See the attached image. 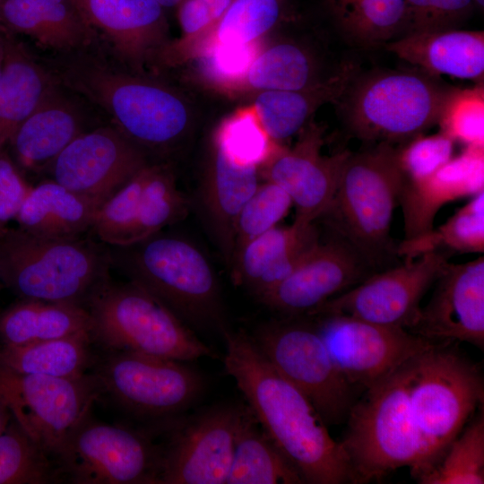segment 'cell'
I'll list each match as a JSON object with an SVG mask.
<instances>
[{
	"instance_id": "obj_24",
	"label": "cell",
	"mask_w": 484,
	"mask_h": 484,
	"mask_svg": "<svg viewBox=\"0 0 484 484\" xmlns=\"http://www.w3.org/2000/svg\"><path fill=\"white\" fill-rule=\"evenodd\" d=\"M319 242L314 223L297 220L273 227L246 243L234 256V283L260 298L285 279Z\"/></svg>"
},
{
	"instance_id": "obj_8",
	"label": "cell",
	"mask_w": 484,
	"mask_h": 484,
	"mask_svg": "<svg viewBox=\"0 0 484 484\" xmlns=\"http://www.w3.org/2000/svg\"><path fill=\"white\" fill-rule=\"evenodd\" d=\"M483 398L479 367L451 343L436 344L416 359L410 402L421 447L417 480L441 460Z\"/></svg>"
},
{
	"instance_id": "obj_9",
	"label": "cell",
	"mask_w": 484,
	"mask_h": 484,
	"mask_svg": "<svg viewBox=\"0 0 484 484\" xmlns=\"http://www.w3.org/2000/svg\"><path fill=\"white\" fill-rule=\"evenodd\" d=\"M123 266L133 282L164 303L183 322L201 329L226 330L215 273L190 242L157 234L131 246Z\"/></svg>"
},
{
	"instance_id": "obj_51",
	"label": "cell",
	"mask_w": 484,
	"mask_h": 484,
	"mask_svg": "<svg viewBox=\"0 0 484 484\" xmlns=\"http://www.w3.org/2000/svg\"><path fill=\"white\" fill-rule=\"evenodd\" d=\"M5 56V38L4 34L0 30V77L4 69Z\"/></svg>"
},
{
	"instance_id": "obj_18",
	"label": "cell",
	"mask_w": 484,
	"mask_h": 484,
	"mask_svg": "<svg viewBox=\"0 0 484 484\" xmlns=\"http://www.w3.org/2000/svg\"><path fill=\"white\" fill-rule=\"evenodd\" d=\"M323 128L309 122L296 144L280 146L260 168L267 181L281 187L296 207L294 220L314 223L330 205L337 189L342 167L350 151L331 156L321 153Z\"/></svg>"
},
{
	"instance_id": "obj_26",
	"label": "cell",
	"mask_w": 484,
	"mask_h": 484,
	"mask_svg": "<svg viewBox=\"0 0 484 484\" xmlns=\"http://www.w3.org/2000/svg\"><path fill=\"white\" fill-rule=\"evenodd\" d=\"M401 59L433 75L480 81L484 33L450 29L402 35L384 44Z\"/></svg>"
},
{
	"instance_id": "obj_35",
	"label": "cell",
	"mask_w": 484,
	"mask_h": 484,
	"mask_svg": "<svg viewBox=\"0 0 484 484\" xmlns=\"http://www.w3.org/2000/svg\"><path fill=\"white\" fill-rule=\"evenodd\" d=\"M430 252L449 256L454 253L484 252V190L473 195L439 227L403 239L396 247L397 256L404 261Z\"/></svg>"
},
{
	"instance_id": "obj_27",
	"label": "cell",
	"mask_w": 484,
	"mask_h": 484,
	"mask_svg": "<svg viewBox=\"0 0 484 484\" xmlns=\"http://www.w3.org/2000/svg\"><path fill=\"white\" fill-rule=\"evenodd\" d=\"M260 175L259 167L238 163L212 143L202 197L213 234L229 264L233 256L237 218L258 187Z\"/></svg>"
},
{
	"instance_id": "obj_37",
	"label": "cell",
	"mask_w": 484,
	"mask_h": 484,
	"mask_svg": "<svg viewBox=\"0 0 484 484\" xmlns=\"http://www.w3.org/2000/svg\"><path fill=\"white\" fill-rule=\"evenodd\" d=\"M186 212L187 202L178 190L171 169L165 165H151L140 199L129 246L180 220Z\"/></svg>"
},
{
	"instance_id": "obj_15",
	"label": "cell",
	"mask_w": 484,
	"mask_h": 484,
	"mask_svg": "<svg viewBox=\"0 0 484 484\" xmlns=\"http://www.w3.org/2000/svg\"><path fill=\"white\" fill-rule=\"evenodd\" d=\"M449 255L430 252L366 278L307 315H340L409 330L420 300L443 272Z\"/></svg>"
},
{
	"instance_id": "obj_34",
	"label": "cell",
	"mask_w": 484,
	"mask_h": 484,
	"mask_svg": "<svg viewBox=\"0 0 484 484\" xmlns=\"http://www.w3.org/2000/svg\"><path fill=\"white\" fill-rule=\"evenodd\" d=\"M91 333L38 341L0 350V367L16 373L56 377L86 374L91 363Z\"/></svg>"
},
{
	"instance_id": "obj_16",
	"label": "cell",
	"mask_w": 484,
	"mask_h": 484,
	"mask_svg": "<svg viewBox=\"0 0 484 484\" xmlns=\"http://www.w3.org/2000/svg\"><path fill=\"white\" fill-rule=\"evenodd\" d=\"M147 164L144 150L116 126L88 130L48 168L53 180L100 206Z\"/></svg>"
},
{
	"instance_id": "obj_11",
	"label": "cell",
	"mask_w": 484,
	"mask_h": 484,
	"mask_svg": "<svg viewBox=\"0 0 484 484\" xmlns=\"http://www.w3.org/2000/svg\"><path fill=\"white\" fill-rule=\"evenodd\" d=\"M163 452L143 434L87 415L55 457L60 479L74 484L160 483Z\"/></svg>"
},
{
	"instance_id": "obj_33",
	"label": "cell",
	"mask_w": 484,
	"mask_h": 484,
	"mask_svg": "<svg viewBox=\"0 0 484 484\" xmlns=\"http://www.w3.org/2000/svg\"><path fill=\"white\" fill-rule=\"evenodd\" d=\"M317 57L307 47L290 40L260 48L239 88L262 91H299L324 82Z\"/></svg>"
},
{
	"instance_id": "obj_47",
	"label": "cell",
	"mask_w": 484,
	"mask_h": 484,
	"mask_svg": "<svg viewBox=\"0 0 484 484\" xmlns=\"http://www.w3.org/2000/svg\"><path fill=\"white\" fill-rule=\"evenodd\" d=\"M454 141L445 134H419L398 148L401 185L420 181L447 162L454 154Z\"/></svg>"
},
{
	"instance_id": "obj_41",
	"label": "cell",
	"mask_w": 484,
	"mask_h": 484,
	"mask_svg": "<svg viewBox=\"0 0 484 484\" xmlns=\"http://www.w3.org/2000/svg\"><path fill=\"white\" fill-rule=\"evenodd\" d=\"M213 143L234 161L259 168L281 146L268 136L253 108L226 118L217 129Z\"/></svg>"
},
{
	"instance_id": "obj_42",
	"label": "cell",
	"mask_w": 484,
	"mask_h": 484,
	"mask_svg": "<svg viewBox=\"0 0 484 484\" xmlns=\"http://www.w3.org/2000/svg\"><path fill=\"white\" fill-rule=\"evenodd\" d=\"M232 0H182L177 7L181 38L169 42L158 60L177 64L194 56L210 37Z\"/></svg>"
},
{
	"instance_id": "obj_54",
	"label": "cell",
	"mask_w": 484,
	"mask_h": 484,
	"mask_svg": "<svg viewBox=\"0 0 484 484\" xmlns=\"http://www.w3.org/2000/svg\"><path fill=\"white\" fill-rule=\"evenodd\" d=\"M0 281H1V277H0Z\"/></svg>"
},
{
	"instance_id": "obj_23",
	"label": "cell",
	"mask_w": 484,
	"mask_h": 484,
	"mask_svg": "<svg viewBox=\"0 0 484 484\" xmlns=\"http://www.w3.org/2000/svg\"><path fill=\"white\" fill-rule=\"evenodd\" d=\"M484 190V148L466 147L428 177L401 185L398 196L403 216L404 239L434 228L439 210L454 200Z\"/></svg>"
},
{
	"instance_id": "obj_49",
	"label": "cell",
	"mask_w": 484,
	"mask_h": 484,
	"mask_svg": "<svg viewBox=\"0 0 484 484\" xmlns=\"http://www.w3.org/2000/svg\"><path fill=\"white\" fill-rule=\"evenodd\" d=\"M30 186L5 150L0 152V236L11 220H15Z\"/></svg>"
},
{
	"instance_id": "obj_30",
	"label": "cell",
	"mask_w": 484,
	"mask_h": 484,
	"mask_svg": "<svg viewBox=\"0 0 484 484\" xmlns=\"http://www.w3.org/2000/svg\"><path fill=\"white\" fill-rule=\"evenodd\" d=\"M99 207L52 179L31 186L15 220L33 236L77 238L92 228Z\"/></svg>"
},
{
	"instance_id": "obj_10",
	"label": "cell",
	"mask_w": 484,
	"mask_h": 484,
	"mask_svg": "<svg viewBox=\"0 0 484 484\" xmlns=\"http://www.w3.org/2000/svg\"><path fill=\"white\" fill-rule=\"evenodd\" d=\"M253 341L273 367L299 389L325 425L347 419L352 385L335 366L315 323L295 316L260 325Z\"/></svg>"
},
{
	"instance_id": "obj_40",
	"label": "cell",
	"mask_w": 484,
	"mask_h": 484,
	"mask_svg": "<svg viewBox=\"0 0 484 484\" xmlns=\"http://www.w3.org/2000/svg\"><path fill=\"white\" fill-rule=\"evenodd\" d=\"M417 480L421 484L484 483L483 413L459 433L441 460Z\"/></svg>"
},
{
	"instance_id": "obj_46",
	"label": "cell",
	"mask_w": 484,
	"mask_h": 484,
	"mask_svg": "<svg viewBox=\"0 0 484 484\" xmlns=\"http://www.w3.org/2000/svg\"><path fill=\"white\" fill-rule=\"evenodd\" d=\"M259 43L227 45L207 42L194 55L204 76L230 89L239 88L256 54Z\"/></svg>"
},
{
	"instance_id": "obj_29",
	"label": "cell",
	"mask_w": 484,
	"mask_h": 484,
	"mask_svg": "<svg viewBox=\"0 0 484 484\" xmlns=\"http://www.w3.org/2000/svg\"><path fill=\"white\" fill-rule=\"evenodd\" d=\"M3 33L5 56L0 77V152L56 82L46 65L39 62L18 37Z\"/></svg>"
},
{
	"instance_id": "obj_19",
	"label": "cell",
	"mask_w": 484,
	"mask_h": 484,
	"mask_svg": "<svg viewBox=\"0 0 484 484\" xmlns=\"http://www.w3.org/2000/svg\"><path fill=\"white\" fill-rule=\"evenodd\" d=\"M371 270L347 242L337 237L318 242L285 279L258 299L289 317L308 315L364 281Z\"/></svg>"
},
{
	"instance_id": "obj_50",
	"label": "cell",
	"mask_w": 484,
	"mask_h": 484,
	"mask_svg": "<svg viewBox=\"0 0 484 484\" xmlns=\"http://www.w3.org/2000/svg\"><path fill=\"white\" fill-rule=\"evenodd\" d=\"M11 419L12 415L9 409L0 399V434L6 428Z\"/></svg>"
},
{
	"instance_id": "obj_31",
	"label": "cell",
	"mask_w": 484,
	"mask_h": 484,
	"mask_svg": "<svg viewBox=\"0 0 484 484\" xmlns=\"http://www.w3.org/2000/svg\"><path fill=\"white\" fill-rule=\"evenodd\" d=\"M86 307L66 303L22 299L0 315V339L4 346H20L91 333Z\"/></svg>"
},
{
	"instance_id": "obj_44",
	"label": "cell",
	"mask_w": 484,
	"mask_h": 484,
	"mask_svg": "<svg viewBox=\"0 0 484 484\" xmlns=\"http://www.w3.org/2000/svg\"><path fill=\"white\" fill-rule=\"evenodd\" d=\"M291 205L290 197L278 185L267 180L259 184L237 218L232 260L246 243L277 226Z\"/></svg>"
},
{
	"instance_id": "obj_4",
	"label": "cell",
	"mask_w": 484,
	"mask_h": 484,
	"mask_svg": "<svg viewBox=\"0 0 484 484\" xmlns=\"http://www.w3.org/2000/svg\"><path fill=\"white\" fill-rule=\"evenodd\" d=\"M111 255L91 241L8 229L0 236V277L22 299L86 307L108 281Z\"/></svg>"
},
{
	"instance_id": "obj_6",
	"label": "cell",
	"mask_w": 484,
	"mask_h": 484,
	"mask_svg": "<svg viewBox=\"0 0 484 484\" xmlns=\"http://www.w3.org/2000/svg\"><path fill=\"white\" fill-rule=\"evenodd\" d=\"M454 87L421 69L356 75L341 95L344 123L370 143H406L438 123Z\"/></svg>"
},
{
	"instance_id": "obj_5",
	"label": "cell",
	"mask_w": 484,
	"mask_h": 484,
	"mask_svg": "<svg viewBox=\"0 0 484 484\" xmlns=\"http://www.w3.org/2000/svg\"><path fill=\"white\" fill-rule=\"evenodd\" d=\"M418 357L366 389L360 400L353 403L340 443L349 459L354 483L379 480L402 467H409L412 476L418 477L421 447L410 402Z\"/></svg>"
},
{
	"instance_id": "obj_28",
	"label": "cell",
	"mask_w": 484,
	"mask_h": 484,
	"mask_svg": "<svg viewBox=\"0 0 484 484\" xmlns=\"http://www.w3.org/2000/svg\"><path fill=\"white\" fill-rule=\"evenodd\" d=\"M356 75L355 66L342 63L324 82L299 91L256 92L252 107L261 125L276 143L300 133L322 105L341 97Z\"/></svg>"
},
{
	"instance_id": "obj_20",
	"label": "cell",
	"mask_w": 484,
	"mask_h": 484,
	"mask_svg": "<svg viewBox=\"0 0 484 484\" xmlns=\"http://www.w3.org/2000/svg\"><path fill=\"white\" fill-rule=\"evenodd\" d=\"M428 303L408 330L436 344L464 341L484 347V257L447 263Z\"/></svg>"
},
{
	"instance_id": "obj_3",
	"label": "cell",
	"mask_w": 484,
	"mask_h": 484,
	"mask_svg": "<svg viewBox=\"0 0 484 484\" xmlns=\"http://www.w3.org/2000/svg\"><path fill=\"white\" fill-rule=\"evenodd\" d=\"M401 171L398 148L377 143L350 153L334 196L320 217L373 269L396 255L391 222L398 203Z\"/></svg>"
},
{
	"instance_id": "obj_38",
	"label": "cell",
	"mask_w": 484,
	"mask_h": 484,
	"mask_svg": "<svg viewBox=\"0 0 484 484\" xmlns=\"http://www.w3.org/2000/svg\"><path fill=\"white\" fill-rule=\"evenodd\" d=\"M59 480L55 460L12 418L0 434V484H48Z\"/></svg>"
},
{
	"instance_id": "obj_13",
	"label": "cell",
	"mask_w": 484,
	"mask_h": 484,
	"mask_svg": "<svg viewBox=\"0 0 484 484\" xmlns=\"http://www.w3.org/2000/svg\"><path fill=\"white\" fill-rule=\"evenodd\" d=\"M315 317V327L339 371L350 385L365 389L436 345L402 327L340 315Z\"/></svg>"
},
{
	"instance_id": "obj_43",
	"label": "cell",
	"mask_w": 484,
	"mask_h": 484,
	"mask_svg": "<svg viewBox=\"0 0 484 484\" xmlns=\"http://www.w3.org/2000/svg\"><path fill=\"white\" fill-rule=\"evenodd\" d=\"M151 166L143 168L99 207L91 229L102 242L119 247L129 246Z\"/></svg>"
},
{
	"instance_id": "obj_25",
	"label": "cell",
	"mask_w": 484,
	"mask_h": 484,
	"mask_svg": "<svg viewBox=\"0 0 484 484\" xmlns=\"http://www.w3.org/2000/svg\"><path fill=\"white\" fill-rule=\"evenodd\" d=\"M0 30L59 54L90 49L98 39L71 0H0Z\"/></svg>"
},
{
	"instance_id": "obj_12",
	"label": "cell",
	"mask_w": 484,
	"mask_h": 484,
	"mask_svg": "<svg viewBox=\"0 0 484 484\" xmlns=\"http://www.w3.org/2000/svg\"><path fill=\"white\" fill-rule=\"evenodd\" d=\"M102 393L95 374L56 377L0 367V399L25 433L54 460Z\"/></svg>"
},
{
	"instance_id": "obj_36",
	"label": "cell",
	"mask_w": 484,
	"mask_h": 484,
	"mask_svg": "<svg viewBox=\"0 0 484 484\" xmlns=\"http://www.w3.org/2000/svg\"><path fill=\"white\" fill-rule=\"evenodd\" d=\"M344 35L362 46L399 38L405 22L406 0H325Z\"/></svg>"
},
{
	"instance_id": "obj_1",
	"label": "cell",
	"mask_w": 484,
	"mask_h": 484,
	"mask_svg": "<svg viewBox=\"0 0 484 484\" xmlns=\"http://www.w3.org/2000/svg\"><path fill=\"white\" fill-rule=\"evenodd\" d=\"M226 372L261 428L305 483H354L349 459L307 396L281 376L244 332L222 333Z\"/></svg>"
},
{
	"instance_id": "obj_48",
	"label": "cell",
	"mask_w": 484,
	"mask_h": 484,
	"mask_svg": "<svg viewBox=\"0 0 484 484\" xmlns=\"http://www.w3.org/2000/svg\"><path fill=\"white\" fill-rule=\"evenodd\" d=\"M475 8L474 0H406L405 22L401 36L458 29V25L466 21Z\"/></svg>"
},
{
	"instance_id": "obj_45",
	"label": "cell",
	"mask_w": 484,
	"mask_h": 484,
	"mask_svg": "<svg viewBox=\"0 0 484 484\" xmlns=\"http://www.w3.org/2000/svg\"><path fill=\"white\" fill-rule=\"evenodd\" d=\"M441 132L466 147L484 148L483 84L456 89L447 98L437 123Z\"/></svg>"
},
{
	"instance_id": "obj_17",
	"label": "cell",
	"mask_w": 484,
	"mask_h": 484,
	"mask_svg": "<svg viewBox=\"0 0 484 484\" xmlns=\"http://www.w3.org/2000/svg\"><path fill=\"white\" fill-rule=\"evenodd\" d=\"M245 410L220 406L186 423L162 454L160 483H226Z\"/></svg>"
},
{
	"instance_id": "obj_53",
	"label": "cell",
	"mask_w": 484,
	"mask_h": 484,
	"mask_svg": "<svg viewBox=\"0 0 484 484\" xmlns=\"http://www.w3.org/2000/svg\"><path fill=\"white\" fill-rule=\"evenodd\" d=\"M475 7L483 10L484 0H474Z\"/></svg>"
},
{
	"instance_id": "obj_14",
	"label": "cell",
	"mask_w": 484,
	"mask_h": 484,
	"mask_svg": "<svg viewBox=\"0 0 484 484\" xmlns=\"http://www.w3.org/2000/svg\"><path fill=\"white\" fill-rule=\"evenodd\" d=\"M106 392L127 411L147 417L168 416L191 405L203 381L182 361L113 350L96 373Z\"/></svg>"
},
{
	"instance_id": "obj_7",
	"label": "cell",
	"mask_w": 484,
	"mask_h": 484,
	"mask_svg": "<svg viewBox=\"0 0 484 484\" xmlns=\"http://www.w3.org/2000/svg\"><path fill=\"white\" fill-rule=\"evenodd\" d=\"M86 308L92 341L109 351H134L182 362L215 357L164 303L133 281H108Z\"/></svg>"
},
{
	"instance_id": "obj_52",
	"label": "cell",
	"mask_w": 484,
	"mask_h": 484,
	"mask_svg": "<svg viewBox=\"0 0 484 484\" xmlns=\"http://www.w3.org/2000/svg\"><path fill=\"white\" fill-rule=\"evenodd\" d=\"M165 10L174 9L178 6L182 0H158Z\"/></svg>"
},
{
	"instance_id": "obj_22",
	"label": "cell",
	"mask_w": 484,
	"mask_h": 484,
	"mask_svg": "<svg viewBox=\"0 0 484 484\" xmlns=\"http://www.w3.org/2000/svg\"><path fill=\"white\" fill-rule=\"evenodd\" d=\"M72 94L56 82L13 133L7 145L22 169L48 168L68 144L88 131L87 111Z\"/></svg>"
},
{
	"instance_id": "obj_32",
	"label": "cell",
	"mask_w": 484,
	"mask_h": 484,
	"mask_svg": "<svg viewBox=\"0 0 484 484\" xmlns=\"http://www.w3.org/2000/svg\"><path fill=\"white\" fill-rule=\"evenodd\" d=\"M227 484H300L298 471L288 461L246 408L235 439Z\"/></svg>"
},
{
	"instance_id": "obj_21",
	"label": "cell",
	"mask_w": 484,
	"mask_h": 484,
	"mask_svg": "<svg viewBox=\"0 0 484 484\" xmlns=\"http://www.w3.org/2000/svg\"><path fill=\"white\" fill-rule=\"evenodd\" d=\"M114 56L135 73L157 61L168 39L165 9L158 0H71Z\"/></svg>"
},
{
	"instance_id": "obj_2",
	"label": "cell",
	"mask_w": 484,
	"mask_h": 484,
	"mask_svg": "<svg viewBox=\"0 0 484 484\" xmlns=\"http://www.w3.org/2000/svg\"><path fill=\"white\" fill-rule=\"evenodd\" d=\"M90 49L61 53L47 67L60 85L104 111L143 150H169L185 138L192 113L183 96Z\"/></svg>"
},
{
	"instance_id": "obj_39",
	"label": "cell",
	"mask_w": 484,
	"mask_h": 484,
	"mask_svg": "<svg viewBox=\"0 0 484 484\" xmlns=\"http://www.w3.org/2000/svg\"><path fill=\"white\" fill-rule=\"evenodd\" d=\"M288 3L289 0H232L203 45L207 42L227 45L259 43L282 20Z\"/></svg>"
}]
</instances>
